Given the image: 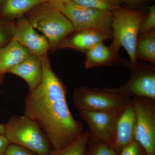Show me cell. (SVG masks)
<instances>
[{"label": "cell", "mask_w": 155, "mask_h": 155, "mask_svg": "<svg viewBox=\"0 0 155 155\" xmlns=\"http://www.w3.org/2000/svg\"><path fill=\"white\" fill-rule=\"evenodd\" d=\"M46 0H6L2 10L4 16L13 19H19Z\"/></svg>", "instance_id": "cell-16"}, {"label": "cell", "mask_w": 155, "mask_h": 155, "mask_svg": "<svg viewBox=\"0 0 155 155\" xmlns=\"http://www.w3.org/2000/svg\"><path fill=\"white\" fill-rule=\"evenodd\" d=\"M137 59L155 65V29L138 37L136 47Z\"/></svg>", "instance_id": "cell-17"}, {"label": "cell", "mask_w": 155, "mask_h": 155, "mask_svg": "<svg viewBox=\"0 0 155 155\" xmlns=\"http://www.w3.org/2000/svg\"><path fill=\"white\" fill-rule=\"evenodd\" d=\"M11 143L5 134H0V155H5L6 150Z\"/></svg>", "instance_id": "cell-24"}, {"label": "cell", "mask_w": 155, "mask_h": 155, "mask_svg": "<svg viewBox=\"0 0 155 155\" xmlns=\"http://www.w3.org/2000/svg\"><path fill=\"white\" fill-rule=\"evenodd\" d=\"M71 1L72 0H46L47 2L50 3L54 7H55Z\"/></svg>", "instance_id": "cell-27"}, {"label": "cell", "mask_w": 155, "mask_h": 155, "mask_svg": "<svg viewBox=\"0 0 155 155\" xmlns=\"http://www.w3.org/2000/svg\"><path fill=\"white\" fill-rule=\"evenodd\" d=\"M73 105L78 111L121 113L131 98L103 89L81 87L72 95Z\"/></svg>", "instance_id": "cell-5"}, {"label": "cell", "mask_w": 155, "mask_h": 155, "mask_svg": "<svg viewBox=\"0 0 155 155\" xmlns=\"http://www.w3.org/2000/svg\"><path fill=\"white\" fill-rule=\"evenodd\" d=\"M89 131L84 130L82 134L67 146L51 150L49 155H84L87 148Z\"/></svg>", "instance_id": "cell-18"}, {"label": "cell", "mask_w": 155, "mask_h": 155, "mask_svg": "<svg viewBox=\"0 0 155 155\" xmlns=\"http://www.w3.org/2000/svg\"><path fill=\"white\" fill-rule=\"evenodd\" d=\"M5 155H38L23 147L11 143L6 150Z\"/></svg>", "instance_id": "cell-23"}, {"label": "cell", "mask_w": 155, "mask_h": 155, "mask_svg": "<svg viewBox=\"0 0 155 155\" xmlns=\"http://www.w3.org/2000/svg\"><path fill=\"white\" fill-rule=\"evenodd\" d=\"M135 116L134 140L148 155H155V100L131 99Z\"/></svg>", "instance_id": "cell-8"}, {"label": "cell", "mask_w": 155, "mask_h": 155, "mask_svg": "<svg viewBox=\"0 0 155 155\" xmlns=\"http://www.w3.org/2000/svg\"><path fill=\"white\" fill-rule=\"evenodd\" d=\"M23 79L28 85L29 91L37 88L42 77L40 58L30 54L21 63L9 70L8 73Z\"/></svg>", "instance_id": "cell-14"}, {"label": "cell", "mask_w": 155, "mask_h": 155, "mask_svg": "<svg viewBox=\"0 0 155 155\" xmlns=\"http://www.w3.org/2000/svg\"><path fill=\"white\" fill-rule=\"evenodd\" d=\"M122 2L126 3L128 5L132 6L143 5L151 0H121Z\"/></svg>", "instance_id": "cell-26"}, {"label": "cell", "mask_w": 155, "mask_h": 155, "mask_svg": "<svg viewBox=\"0 0 155 155\" xmlns=\"http://www.w3.org/2000/svg\"><path fill=\"white\" fill-rule=\"evenodd\" d=\"M119 155H148L145 150L136 140L124 148Z\"/></svg>", "instance_id": "cell-22"}, {"label": "cell", "mask_w": 155, "mask_h": 155, "mask_svg": "<svg viewBox=\"0 0 155 155\" xmlns=\"http://www.w3.org/2000/svg\"><path fill=\"white\" fill-rule=\"evenodd\" d=\"M119 153L110 145L102 142L88 141L84 155H119Z\"/></svg>", "instance_id": "cell-20"}, {"label": "cell", "mask_w": 155, "mask_h": 155, "mask_svg": "<svg viewBox=\"0 0 155 155\" xmlns=\"http://www.w3.org/2000/svg\"><path fill=\"white\" fill-rule=\"evenodd\" d=\"M3 80H4V76H0V85L2 83Z\"/></svg>", "instance_id": "cell-29"}, {"label": "cell", "mask_w": 155, "mask_h": 155, "mask_svg": "<svg viewBox=\"0 0 155 155\" xmlns=\"http://www.w3.org/2000/svg\"><path fill=\"white\" fill-rule=\"evenodd\" d=\"M135 116L132 101L123 109L119 116L113 148L119 153L134 140Z\"/></svg>", "instance_id": "cell-11"}, {"label": "cell", "mask_w": 155, "mask_h": 155, "mask_svg": "<svg viewBox=\"0 0 155 155\" xmlns=\"http://www.w3.org/2000/svg\"><path fill=\"white\" fill-rule=\"evenodd\" d=\"M84 67L90 69L94 67L116 65L122 62L119 50L110 45L107 46L103 42L97 43L87 51Z\"/></svg>", "instance_id": "cell-13"}, {"label": "cell", "mask_w": 155, "mask_h": 155, "mask_svg": "<svg viewBox=\"0 0 155 155\" xmlns=\"http://www.w3.org/2000/svg\"><path fill=\"white\" fill-rule=\"evenodd\" d=\"M12 38L28 50L31 54L41 58L48 54L49 44L44 35L39 34L26 18L21 17L14 23H9Z\"/></svg>", "instance_id": "cell-10"}, {"label": "cell", "mask_w": 155, "mask_h": 155, "mask_svg": "<svg viewBox=\"0 0 155 155\" xmlns=\"http://www.w3.org/2000/svg\"><path fill=\"white\" fill-rule=\"evenodd\" d=\"M5 124L0 123V134H5Z\"/></svg>", "instance_id": "cell-28"}, {"label": "cell", "mask_w": 155, "mask_h": 155, "mask_svg": "<svg viewBox=\"0 0 155 155\" xmlns=\"http://www.w3.org/2000/svg\"><path fill=\"white\" fill-rule=\"evenodd\" d=\"M33 9L26 18L47 38L50 49L58 48L63 40L74 31L69 19L50 3H42Z\"/></svg>", "instance_id": "cell-4"}, {"label": "cell", "mask_w": 155, "mask_h": 155, "mask_svg": "<svg viewBox=\"0 0 155 155\" xmlns=\"http://www.w3.org/2000/svg\"><path fill=\"white\" fill-rule=\"evenodd\" d=\"M40 59L41 80L25 96L24 115L41 127L53 149H58L72 143L84 130L82 123L70 112L67 89L53 71L48 55Z\"/></svg>", "instance_id": "cell-1"}, {"label": "cell", "mask_w": 155, "mask_h": 155, "mask_svg": "<svg viewBox=\"0 0 155 155\" xmlns=\"http://www.w3.org/2000/svg\"><path fill=\"white\" fill-rule=\"evenodd\" d=\"M147 14L143 10H134L119 6L113 12L112 44L117 50L123 47L127 51L130 63L137 64L136 47L141 23Z\"/></svg>", "instance_id": "cell-2"}, {"label": "cell", "mask_w": 155, "mask_h": 155, "mask_svg": "<svg viewBox=\"0 0 155 155\" xmlns=\"http://www.w3.org/2000/svg\"><path fill=\"white\" fill-rule=\"evenodd\" d=\"M78 113L89 128V142L104 143L113 147L121 113L80 111Z\"/></svg>", "instance_id": "cell-9"}, {"label": "cell", "mask_w": 155, "mask_h": 155, "mask_svg": "<svg viewBox=\"0 0 155 155\" xmlns=\"http://www.w3.org/2000/svg\"><path fill=\"white\" fill-rule=\"evenodd\" d=\"M155 29V6L149 8L146 16L141 23L139 35L144 34Z\"/></svg>", "instance_id": "cell-21"}, {"label": "cell", "mask_w": 155, "mask_h": 155, "mask_svg": "<svg viewBox=\"0 0 155 155\" xmlns=\"http://www.w3.org/2000/svg\"><path fill=\"white\" fill-rule=\"evenodd\" d=\"M12 38L11 33L0 28V46L8 43Z\"/></svg>", "instance_id": "cell-25"}, {"label": "cell", "mask_w": 155, "mask_h": 155, "mask_svg": "<svg viewBox=\"0 0 155 155\" xmlns=\"http://www.w3.org/2000/svg\"><path fill=\"white\" fill-rule=\"evenodd\" d=\"M112 39L108 34L93 30L74 31L63 40L58 48H69L85 53L97 43Z\"/></svg>", "instance_id": "cell-12"}, {"label": "cell", "mask_w": 155, "mask_h": 155, "mask_svg": "<svg viewBox=\"0 0 155 155\" xmlns=\"http://www.w3.org/2000/svg\"><path fill=\"white\" fill-rule=\"evenodd\" d=\"M79 5L114 12L121 6V0H72Z\"/></svg>", "instance_id": "cell-19"}, {"label": "cell", "mask_w": 155, "mask_h": 155, "mask_svg": "<svg viewBox=\"0 0 155 155\" xmlns=\"http://www.w3.org/2000/svg\"><path fill=\"white\" fill-rule=\"evenodd\" d=\"M5 125L4 134L11 143L23 147L38 155H49L52 150L45 132L25 115L11 116Z\"/></svg>", "instance_id": "cell-3"}, {"label": "cell", "mask_w": 155, "mask_h": 155, "mask_svg": "<svg viewBox=\"0 0 155 155\" xmlns=\"http://www.w3.org/2000/svg\"><path fill=\"white\" fill-rule=\"evenodd\" d=\"M28 50L12 38L7 44L0 47V76L8 73L9 70L27 58Z\"/></svg>", "instance_id": "cell-15"}, {"label": "cell", "mask_w": 155, "mask_h": 155, "mask_svg": "<svg viewBox=\"0 0 155 155\" xmlns=\"http://www.w3.org/2000/svg\"><path fill=\"white\" fill-rule=\"evenodd\" d=\"M130 72L129 80L116 88L107 87L108 90L130 98L143 97L155 100V68L151 64L133 65L125 62Z\"/></svg>", "instance_id": "cell-7"}, {"label": "cell", "mask_w": 155, "mask_h": 155, "mask_svg": "<svg viewBox=\"0 0 155 155\" xmlns=\"http://www.w3.org/2000/svg\"><path fill=\"white\" fill-rule=\"evenodd\" d=\"M54 7L69 19L74 31L96 30L112 36L113 12L82 7L72 1Z\"/></svg>", "instance_id": "cell-6"}]
</instances>
